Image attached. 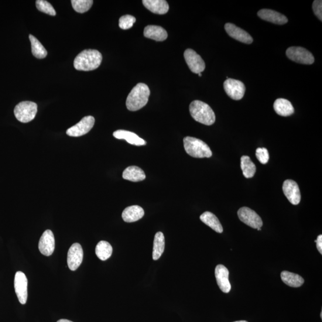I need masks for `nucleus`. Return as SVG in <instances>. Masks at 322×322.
<instances>
[{"instance_id":"f257e3e1","label":"nucleus","mask_w":322,"mask_h":322,"mask_svg":"<svg viewBox=\"0 0 322 322\" xmlns=\"http://www.w3.org/2000/svg\"><path fill=\"white\" fill-rule=\"evenodd\" d=\"M102 61V55L98 50H85L75 57L74 66L78 71H93L100 67Z\"/></svg>"},{"instance_id":"f03ea898","label":"nucleus","mask_w":322,"mask_h":322,"mask_svg":"<svg viewBox=\"0 0 322 322\" xmlns=\"http://www.w3.org/2000/svg\"><path fill=\"white\" fill-rule=\"evenodd\" d=\"M150 91L147 85L139 83L132 89L126 98V108L130 111L140 110L148 102Z\"/></svg>"},{"instance_id":"7ed1b4c3","label":"nucleus","mask_w":322,"mask_h":322,"mask_svg":"<svg viewBox=\"0 0 322 322\" xmlns=\"http://www.w3.org/2000/svg\"><path fill=\"white\" fill-rule=\"evenodd\" d=\"M190 115L195 121L206 125L215 121V115L210 106L200 101H194L189 106Z\"/></svg>"},{"instance_id":"20e7f679","label":"nucleus","mask_w":322,"mask_h":322,"mask_svg":"<svg viewBox=\"0 0 322 322\" xmlns=\"http://www.w3.org/2000/svg\"><path fill=\"white\" fill-rule=\"evenodd\" d=\"M183 143L185 150L191 156L203 158L212 155L210 147L203 140L188 136L184 138Z\"/></svg>"},{"instance_id":"39448f33","label":"nucleus","mask_w":322,"mask_h":322,"mask_svg":"<svg viewBox=\"0 0 322 322\" xmlns=\"http://www.w3.org/2000/svg\"><path fill=\"white\" fill-rule=\"evenodd\" d=\"M37 113V105L36 103L25 101L19 103L14 109L15 117L19 121L28 123L35 118Z\"/></svg>"},{"instance_id":"423d86ee","label":"nucleus","mask_w":322,"mask_h":322,"mask_svg":"<svg viewBox=\"0 0 322 322\" xmlns=\"http://www.w3.org/2000/svg\"><path fill=\"white\" fill-rule=\"evenodd\" d=\"M286 54L290 60L298 63L311 65L314 61L313 54L303 47H291L287 49Z\"/></svg>"},{"instance_id":"0eeeda50","label":"nucleus","mask_w":322,"mask_h":322,"mask_svg":"<svg viewBox=\"0 0 322 322\" xmlns=\"http://www.w3.org/2000/svg\"><path fill=\"white\" fill-rule=\"evenodd\" d=\"M223 85L226 93L231 99L239 101L244 98L246 88L242 81L228 78L224 81Z\"/></svg>"},{"instance_id":"6e6552de","label":"nucleus","mask_w":322,"mask_h":322,"mask_svg":"<svg viewBox=\"0 0 322 322\" xmlns=\"http://www.w3.org/2000/svg\"><path fill=\"white\" fill-rule=\"evenodd\" d=\"M240 220L253 229L261 228L263 222L261 217L256 212L248 207H242L238 211Z\"/></svg>"},{"instance_id":"1a4fd4ad","label":"nucleus","mask_w":322,"mask_h":322,"mask_svg":"<svg viewBox=\"0 0 322 322\" xmlns=\"http://www.w3.org/2000/svg\"><path fill=\"white\" fill-rule=\"evenodd\" d=\"M94 122L93 116H85L76 125L67 130V135L71 137H80L86 135L93 127Z\"/></svg>"},{"instance_id":"9d476101","label":"nucleus","mask_w":322,"mask_h":322,"mask_svg":"<svg viewBox=\"0 0 322 322\" xmlns=\"http://www.w3.org/2000/svg\"><path fill=\"white\" fill-rule=\"evenodd\" d=\"M184 57L189 69L194 74H200L205 69V63L203 58L192 49H187Z\"/></svg>"},{"instance_id":"9b49d317","label":"nucleus","mask_w":322,"mask_h":322,"mask_svg":"<svg viewBox=\"0 0 322 322\" xmlns=\"http://www.w3.org/2000/svg\"><path fill=\"white\" fill-rule=\"evenodd\" d=\"M14 286L20 303L25 304L28 299V279L25 273L20 271L16 272Z\"/></svg>"},{"instance_id":"f8f14e48","label":"nucleus","mask_w":322,"mask_h":322,"mask_svg":"<svg viewBox=\"0 0 322 322\" xmlns=\"http://www.w3.org/2000/svg\"><path fill=\"white\" fill-rule=\"evenodd\" d=\"M84 252L81 245L75 243L71 246L68 253V265L72 271H75L83 262Z\"/></svg>"},{"instance_id":"ddd939ff","label":"nucleus","mask_w":322,"mask_h":322,"mask_svg":"<svg viewBox=\"0 0 322 322\" xmlns=\"http://www.w3.org/2000/svg\"><path fill=\"white\" fill-rule=\"evenodd\" d=\"M283 191L285 197L293 205L299 204L301 193L299 185L293 180H286L283 184Z\"/></svg>"},{"instance_id":"4468645a","label":"nucleus","mask_w":322,"mask_h":322,"mask_svg":"<svg viewBox=\"0 0 322 322\" xmlns=\"http://www.w3.org/2000/svg\"><path fill=\"white\" fill-rule=\"evenodd\" d=\"M39 248L43 255L49 256L55 249V239L52 231L47 230L43 233L39 244Z\"/></svg>"},{"instance_id":"2eb2a0df","label":"nucleus","mask_w":322,"mask_h":322,"mask_svg":"<svg viewBox=\"0 0 322 322\" xmlns=\"http://www.w3.org/2000/svg\"><path fill=\"white\" fill-rule=\"evenodd\" d=\"M226 33L231 37L233 38L238 42L250 44L253 42V39L249 34L245 30L239 28L234 24L228 23L224 26Z\"/></svg>"},{"instance_id":"dca6fc26","label":"nucleus","mask_w":322,"mask_h":322,"mask_svg":"<svg viewBox=\"0 0 322 322\" xmlns=\"http://www.w3.org/2000/svg\"><path fill=\"white\" fill-rule=\"evenodd\" d=\"M215 278L218 286L224 293H229L231 290V285L229 282V272L226 267L221 265L217 266L215 270Z\"/></svg>"},{"instance_id":"f3484780","label":"nucleus","mask_w":322,"mask_h":322,"mask_svg":"<svg viewBox=\"0 0 322 322\" xmlns=\"http://www.w3.org/2000/svg\"><path fill=\"white\" fill-rule=\"evenodd\" d=\"M260 18L266 21L277 24V25H284L287 23L286 17L281 13L270 9L260 10L257 13Z\"/></svg>"},{"instance_id":"a211bd4d","label":"nucleus","mask_w":322,"mask_h":322,"mask_svg":"<svg viewBox=\"0 0 322 322\" xmlns=\"http://www.w3.org/2000/svg\"><path fill=\"white\" fill-rule=\"evenodd\" d=\"M114 138L117 139L126 140L128 143L135 146H144L146 145L145 140L131 132L124 130H119L113 133Z\"/></svg>"},{"instance_id":"6ab92c4d","label":"nucleus","mask_w":322,"mask_h":322,"mask_svg":"<svg viewBox=\"0 0 322 322\" xmlns=\"http://www.w3.org/2000/svg\"><path fill=\"white\" fill-rule=\"evenodd\" d=\"M142 3L147 9L155 14H166L169 10V5L165 0H143Z\"/></svg>"},{"instance_id":"aec40b11","label":"nucleus","mask_w":322,"mask_h":322,"mask_svg":"<svg viewBox=\"0 0 322 322\" xmlns=\"http://www.w3.org/2000/svg\"><path fill=\"white\" fill-rule=\"evenodd\" d=\"M144 36L147 39H152L156 42H163L168 37V34L163 27L156 25H148L144 29Z\"/></svg>"},{"instance_id":"412c9836","label":"nucleus","mask_w":322,"mask_h":322,"mask_svg":"<svg viewBox=\"0 0 322 322\" xmlns=\"http://www.w3.org/2000/svg\"><path fill=\"white\" fill-rule=\"evenodd\" d=\"M145 214L143 209L139 205H133L126 208L122 212V217L126 222H133L141 219Z\"/></svg>"},{"instance_id":"4be33fe9","label":"nucleus","mask_w":322,"mask_h":322,"mask_svg":"<svg viewBox=\"0 0 322 322\" xmlns=\"http://www.w3.org/2000/svg\"><path fill=\"white\" fill-rule=\"evenodd\" d=\"M122 177L126 180L138 182L146 179V174L140 168L137 166H130L124 171Z\"/></svg>"},{"instance_id":"5701e85b","label":"nucleus","mask_w":322,"mask_h":322,"mask_svg":"<svg viewBox=\"0 0 322 322\" xmlns=\"http://www.w3.org/2000/svg\"><path fill=\"white\" fill-rule=\"evenodd\" d=\"M277 114L282 116H289L294 113V108L291 103L285 99H278L273 105Z\"/></svg>"},{"instance_id":"b1692460","label":"nucleus","mask_w":322,"mask_h":322,"mask_svg":"<svg viewBox=\"0 0 322 322\" xmlns=\"http://www.w3.org/2000/svg\"><path fill=\"white\" fill-rule=\"evenodd\" d=\"M200 219L204 224L211 228L212 230L221 234L223 232V228L220 223V221L218 220V218L215 216L214 214L211 213L210 212H205L200 216Z\"/></svg>"},{"instance_id":"393cba45","label":"nucleus","mask_w":322,"mask_h":322,"mask_svg":"<svg viewBox=\"0 0 322 322\" xmlns=\"http://www.w3.org/2000/svg\"><path fill=\"white\" fill-rule=\"evenodd\" d=\"M280 277L283 282L291 287H299L304 283L303 277L296 273L283 271L281 273Z\"/></svg>"},{"instance_id":"a878e982","label":"nucleus","mask_w":322,"mask_h":322,"mask_svg":"<svg viewBox=\"0 0 322 322\" xmlns=\"http://www.w3.org/2000/svg\"><path fill=\"white\" fill-rule=\"evenodd\" d=\"M165 249V237L162 232H157L155 234L153 241V259L158 260L162 255Z\"/></svg>"},{"instance_id":"bb28decb","label":"nucleus","mask_w":322,"mask_h":322,"mask_svg":"<svg viewBox=\"0 0 322 322\" xmlns=\"http://www.w3.org/2000/svg\"><path fill=\"white\" fill-rule=\"evenodd\" d=\"M95 254L99 259L102 261H106V260L111 257L113 249L109 242L102 241L98 243L96 247H95Z\"/></svg>"},{"instance_id":"cd10ccee","label":"nucleus","mask_w":322,"mask_h":322,"mask_svg":"<svg viewBox=\"0 0 322 322\" xmlns=\"http://www.w3.org/2000/svg\"><path fill=\"white\" fill-rule=\"evenodd\" d=\"M241 167L245 177L250 179L254 176L256 172V167L248 156L241 157Z\"/></svg>"},{"instance_id":"c85d7f7f","label":"nucleus","mask_w":322,"mask_h":322,"mask_svg":"<svg viewBox=\"0 0 322 322\" xmlns=\"http://www.w3.org/2000/svg\"><path fill=\"white\" fill-rule=\"evenodd\" d=\"M29 40L31 43L32 53L37 59H44L47 55V51L39 40L33 35H29Z\"/></svg>"},{"instance_id":"c756f323","label":"nucleus","mask_w":322,"mask_h":322,"mask_svg":"<svg viewBox=\"0 0 322 322\" xmlns=\"http://www.w3.org/2000/svg\"><path fill=\"white\" fill-rule=\"evenodd\" d=\"M71 3L75 11L84 13L91 9L93 4V1L92 0H72Z\"/></svg>"},{"instance_id":"7c9ffc66","label":"nucleus","mask_w":322,"mask_h":322,"mask_svg":"<svg viewBox=\"0 0 322 322\" xmlns=\"http://www.w3.org/2000/svg\"><path fill=\"white\" fill-rule=\"evenodd\" d=\"M36 6L38 10L40 12L46 13L50 16H56V12L52 5L50 3L44 1V0H37L36 1Z\"/></svg>"},{"instance_id":"2f4dec72","label":"nucleus","mask_w":322,"mask_h":322,"mask_svg":"<svg viewBox=\"0 0 322 322\" xmlns=\"http://www.w3.org/2000/svg\"><path fill=\"white\" fill-rule=\"evenodd\" d=\"M136 21L135 17L126 15L122 16L119 20V26L122 29L126 30L132 28L134 23Z\"/></svg>"},{"instance_id":"473e14b6","label":"nucleus","mask_w":322,"mask_h":322,"mask_svg":"<svg viewBox=\"0 0 322 322\" xmlns=\"http://www.w3.org/2000/svg\"><path fill=\"white\" fill-rule=\"evenodd\" d=\"M256 158L263 164H266L269 159L268 150L265 147H259L256 150Z\"/></svg>"},{"instance_id":"72a5a7b5","label":"nucleus","mask_w":322,"mask_h":322,"mask_svg":"<svg viewBox=\"0 0 322 322\" xmlns=\"http://www.w3.org/2000/svg\"><path fill=\"white\" fill-rule=\"evenodd\" d=\"M313 10L314 15L318 19L322 20V1L321 0H316L313 3Z\"/></svg>"},{"instance_id":"f704fd0d","label":"nucleus","mask_w":322,"mask_h":322,"mask_svg":"<svg viewBox=\"0 0 322 322\" xmlns=\"http://www.w3.org/2000/svg\"><path fill=\"white\" fill-rule=\"evenodd\" d=\"M314 242L316 243L317 248L318 252L322 254V235L318 236L317 240L314 241Z\"/></svg>"},{"instance_id":"c9c22d12","label":"nucleus","mask_w":322,"mask_h":322,"mask_svg":"<svg viewBox=\"0 0 322 322\" xmlns=\"http://www.w3.org/2000/svg\"><path fill=\"white\" fill-rule=\"evenodd\" d=\"M57 322H73V321H72L71 320H67V319H60L59 320H58Z\"/></svg>"},{"instance_id":"e433bc0d","label":"nucleus","mask_w":322,"mask_h":322,"mask_svg":"<svg viewBox=\"0 0 322 322\" xmlns=\"http://www.w3.org/2000/svg\"><path fill=\"white\" fill-rule=\"evenodd\" d=\"M234 322H248V321L245 320H241V321H236Z\"/></svg>"},{"instance_id":"4c0bfd02","label":"nucleus","mask_w":322,"mask_h":322,"mask_svg":"<svg viewBox=\"0 0 322 322\" xmlns=\"http://www.w3.org/2000/svg\"><path fill=\"white\" fill-rule=\"evenodd\" d=\"M198 75H199V77H202V74L201 73L198 74Z\"/></svg>"},{"instance_id":"58836bf2","label":"nucleus","mask_w":322,"mask_h":322,"mask_svg":"<svg viewBox=\"0 0 322 322\" xmlns=\"http://www.w3.org/2000/svg\"><path fill=\"white\" fill-rule=\"evenodd\" d=\"M257 230H258L259 231H261V230H262V229H261V228H259V229H257Z\"/></svg>"},{"instance_id":"ea45409f","label":"nucleus","mask_w":322,"mask_h":322,"mask_svg":"<svg viewBox=\"0 0 322 322\" xmlns=\"http://www.w3.org/2000/svg\"><path fill=\"white\" fill-rule=\"evenodd\" d=\"M320 317H321V318H322V311H321V313H320Z\"/></svg>"}]
</instances>
